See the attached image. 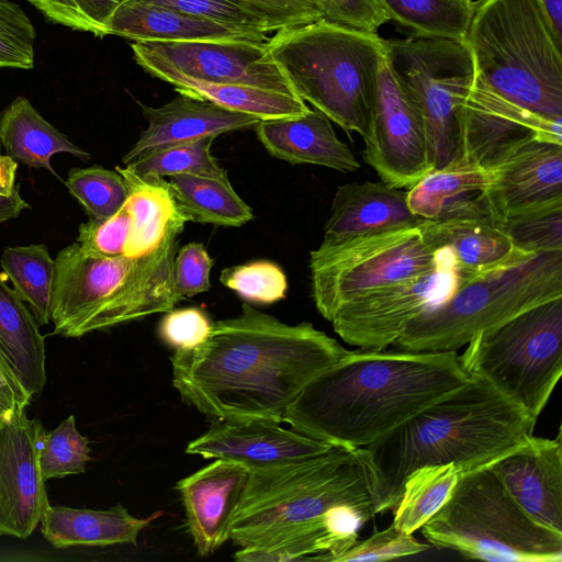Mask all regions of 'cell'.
I'll return each mask as SVG.
<instances>
[{
  "mask_svg": "<svg viewBox=\"0 0 562 562\" xmlns=\"http://www.w3.org/2000/svg\"><path fill=\"white\" fill-rule=\"evenodd\" d=\"M348 351L311 323L285 324L244 303L200 345L175 350L172 384L206 416L281 424L301 391Z\"/></svg>",
  "mask_w": 562,
  "mask_h": 562,
  "instance_id": "obj_1",
  "label": "cell"
},
{
  "mask_svg": "<svg viewBox=\"0 0 562 562\" xmlns=\"http://www.w3.org/2000/svg\"><path fill=\"white\" fill-rule=\"evenodd\" d=\"M469 378L457 351H348L301 391L283 423L333 446L362 448Z\"/></svg>",
  "mask_w": 562,
  "mask_h": 562,
  "instance_id": "obj_2",
  "label": "cell"
},
{
  "mask_svg": "<svg viewBox=\"0 0 562 562\" xmlns=\"http://www.w3.org/2000/svg\"><path fill=\"white\" fill-rule=\"evenodd\" d=\"M536 423L484 376L471 373L465 383L362 447L372 472L374 513L396 507L416 469L453 463L462 475L488 468L526 442Z\"/></svg>",
  "mask_w": 562,
  "mask_h": 562,
  "instance_id": "obj_3",
  "label": "cell"
},
{
  "mask_svg": "<svg viewBox=\"0 0 562 562\" xmlns=\"http://www.w3.org/2000/svg\"><path fill=\"white\" fill-rule=\"evenodd\" d=\"M188 220H173L160 244L139 257L90 255L77 241L55 258L50 295L54 335L79 338L173 308L181 297L173 259Z\"/></svg>",
  "mask_w": 562,
  "mask_h": 562,
  "instance_id": "obj_4",
  "label": "cell"
},
{
  "mask_svg": "<svg viewBox=\"0 0 562 562\" xmlns=\"http://www.w3.org/2000/svg\"><path fill=\"white\" fill-rule=\"evenodd\" d=\"M341 506L374 512L362 448L334 446L303 461L249 471L229 539L240 548L268 546L317 527Z\"/></svg>",
  "mask_w": 562,
  "mask_h": 562,
  "instance_id": "obj_5",
  "label": "cell"
},
{
  "mask_svg": "<svg viewBox=\"0 0 562 562\" xmlns=\"http://www.w3.org/2000/svg\"><path fill=\"white\" fill-rule=\"evenodd\" d=\"M267 46L297 97L347 133L367 135L384 57L378 33L321 19L274 32Z\"/></svg>",
  "mask_w": 562,
  "mask_h": 562,
  "instance_id": "obj_6",
  "label": "cell"
},
{
  "mask_svg": "<svg viewBox=\"0 0 562 562\" xmlns=\"http://www.w3.org/2000/svg\"><path fill=\"white\" fill-rule=\"evenodd\" d=\"M476 72L508 101L562 120V54L540 0H480L463 40Z\"/></svg>",
  "mask_w": 562,
  "mask_h": 562,
  "instance_id": "obj_7",
  "label": "cell"
},
{
  "mask_svg": "<svg viewBox=\"0 0 562 562\" xmlns=\"http://www.w3.org/2000/svg\"><path fill=\"white\" fill-rule=\"evenodd\" d=\"M562 296V250L461 283L446 300L414 318L393 346L406 351H457L480 331Z\"/></svg>",
  "mask_w": 562,
  "mask_h": 562,
  "instance_id": "obj_8",
  "label": "cell"
},
{
  "mask_svg": "<svg viewBox=\"0 0 562 562\" xmlns=\"http://www.w3.org/2000/svg\"><path fill=\"white\" fill-rule=\"evenodd\" d=\"M422 529L429 543L467 559L562 561V533L524 512L488 468L462 474Z\"/></svg>",
  "mask_w": 562,
  "mask_h": 562,
  "instance_id": "obj_9",
  "label": "cell"
},
{
  "mask_svg": "<svg viewBox=\"0 0 562 562\" xmlns=\"http://www.w3.org/2000/svg\"><path fill=\"white\" fill-rule=\"evenodd\" d=\"M460 358L538 419L562 374V296L480 331Z\"/></svg>",
  "mask_w": 562,
  "mask_h": 562,
  "instance_id": "obj_10",
  "label": "cell"
},
{
  "mask_svg": "<svg viewBox=\"0 0 562 562\" xmlns=\"http://www.w3.org/2000/svg\"><path fill=\"white\" fill-rule=\"evenodd\" d=\"M442 250H434L417 226L323 240L310 252L312 297L330 322L342 305L378 289L431 272Z\"/></svg>",
  "mask_w": 562,
  "mask_h": 562,
  "instance_id": "obj_11",
  "label": "cell"
},
{
  "mask_svg": "<svg viewBox=\"0 0 562 562\" xmlns=\"http://www.w3.org/2000/svg\"><path fill=\"white\" fill-rule=\"evenodd\" d=\"M385 56L398 83L416 106L431 169L460 155L459 112L475 75L463 41L411 36L384 40Z\"/></svg>",
  "mask_w": 562,
  "mask_h": 562,
  "instance_id": "obj_12",
  "label": "cell"
},
{
  "mask_svg": "<svg viewBox=\"0 0 562 562\" xmlns=\"http://www.w3.org/2000/svg\"><path fill=\"white\" fill-rule=\"evenodd\" d=\"M131 48L135 61L156 78L178 74L205 82L243 85L297 97L267 42L154 41L135 42Z\"/></svg>",
  "mask_w": 562,
  "mask_h": 562,
  "instance_id": "obj_13",
  "label": "cell"
},
{
  "mask_svg": "<svg viewBox=\"0 0 562 562\" xmlns=\"http://www.w3.org/2000/svg\"><path fill=\"white\" fill-rule=\"evenodd\" d=\"M441 250L440 262L431 272L378 289L339 307L330 319L334 330L363 350L393 345L414 318L460 285L453 255Z\"/></svg>",
  "mask_w": 562,
  "mask_h": 562,
  "instance_id": "obj_14",
  "label": "cell"
},
{
  "mask_svg": "<svg viewBox=\"0 0 562 562\" xmlns=\"http://www.w3.org/2000/svg\"><path fill=\"white\" fill-rule=\"evenodd\" d=\"M362 158L390 187L409 189L431 171L420 115L385 56Z\"/></svg>",
  "mask_w": 562,
  "mask_h": 562,
  "instance_id": "obj_15",
  "label": "cell"
},
{
  "mask_svg": "<svg viewBox=\"0 0 562 562\" xmlns=\"http://www.w3.org/2000/svg\"><path fill=\"white\" fill-rule=\"evenodd\" d=\"M532 138L562 144V120H548L516 105L492 89L475 70L459 112V158L488 170Z\"/></svg>",
  "mask_w": 562,
  "mask_h": 562,
  "instance_id": "obj_16",
  "label": "cell"
},
{
  "mask_svg": "<svg viewBox=\"0 0 562 562\" xmlns=\"http://www.w3.org/2000/svg\"><path fill=\"white\" fill-rule=\"evenodd\" d=\"M44 431L25 409L0 416V536L27 539L49 505L38 461Z\"/></svg>",
  "mask_w": 562,
  "mask_h": 562,
  "instance_id": "obj_17",
  "label": "cell"
},
{
  "mask_svg": "<svg viewBox=\"0 0 562 562\" xmlns=\"http://www.w3.org/2000/svg\"><path fill=\"white\" fill-rule=\"evenodd\" d=\"M333 447L276 422L214 418L205 432L187 445L186 453L228 460L252 471L303 461Z\"/></svg>",
  "mask_w": 562,
  "mask_h": 562,
  "instance_id": "obj_18",
  "label": "cell"
},
{
  "mask_svg": "<svg viewBox=\"0 0 562 562\" xmlns=\"http://www.w3.org/2000/svg\"><path fill=\"white\" fill-rule=\"evenodd\" d=\"M490 171L484 201L499 220L524 209L562 200V144L532 138L507 153Z\"/></svg>",
  "mask_w": 562,
  "mask_h": 562,
  "instance_id": "obj_19",
  "label": "cell"
},
{
  "mask_svg": "<svg viewBox=\"0 0 562 562\" xmlns=\"http://www.w3.org/2000/svg\"><path fill=\"white\" fill-rule=\"evenodd\" d=\"M488 469L513 499L537 522L562 533V442L535 437Z\"/></svg>",
  "mask_w": 562,
  "mask_h": 562,
  "instance_id": "obj_20",
  "label": "cell"
},
{
  "mask_svg": "<svg viewBox=\"0 0 562 562\" xmlns=\"http://www.w3.org/2000/svg\"><path fill=\"white\" fill-rule=\"evenodd\" d=\"M249 470L215 459L176 484L187 526L200 557L213 554L229 539L232 522L243 497Z\"/></svg>",
  "mask_w": 562,
  "mask_h": 562,
  "instance_id": "obj_21",
  "label": "cell"
},
{
  "mask_svg": "<svg viewBox=\"0 0 562 562\" xmlns=\"http://www.w3.org/2000/svg\"><path fill=\"white\" fill-rule=\"evenodd\" d=\"M148 125L124 155L126 165L156 150L203 137L255 127L260 119L231 111L211 101L179 93L159 108L140 103Z\"/></svg>",
  "mask_w": 562,
  "mask_h": 562,
  "instance_id": "obj_22",
  "label": "cell"
},
{
  "mask_svg": "<svg viewBox=\"0 0 562 562\" xmlns=\"http://www.w3.org/2000/svg\"><path fill=\"white\" fill-rule=\"evenodd\" d=\"M418 228L434 250L453 255L461 283L535 255L518 249L490 214L422 218Z\"/></svg>",
  "mask_w": 562,
  "mask_h": 562,
  "instance_id": "obj_23",
  "label": "cell"
},
{
  "mask_svg": "<svg viewBox=\"0 0 562 562\" xmlns=\"http://www.w3.org/2000/svg\"><path fill=\"white\" fill-rule=\"evenodd\" d=\"M420 220L409 210L404 189L383 181L351 182L339 186L333 196L323 240L417 226Z\"/></svg>",
  "mask_w": 562,
  "mask_h": 562,
  "instance_id": "obj_24",
  "label": "cell"
},
{
  "mask_svg": "<svg viewBox=\"0 0 562 562\" xmlns=\"http://www.w3.org/2000/svg\"><path fill=\"white\" fill-rule=\"evenodd\" d=\"M318 110L303 115L261 120L255 126L259 142L270 156L293 165L308 164L340 172H355L360 164Z\"/></svg>",
  "mask_w": 562,
  "mask_h": 562,
  "instance_id": "obj_25",
  "label": "cell"
},
{
  "mask_svg": "<svg viewBox=\"0 0 562 562\" xmlns=\"http://www.w3.org/2000/svg\"><path fill=\"white\" fill-rule=\"evenodd\" d=\"M162 515L156 512L138 518L121 504L109 509L52 506L41 519L43 537L57 549L136 544L139 533Z\"/></svg>",
  "mask_w": 562,
  "mask_h": 562,
  "instance_id": "obj_26",
  "label": "cell"
},
{
  "mask_svg": "<svg viewBox=\"0 0 562 562\" xmlns=\"http://www.w3.org/2000/svg\"><path fill=\"white\" fill-rule=\"evenodd\" d=\"M110 35L135 42L269 40V35L232 29L210 20L135 0H126L116 10L110 23Z\"/></svg>",
  "mask_w": 562,
  "mask_h": 562,
  "instance_id": "obj_27",
  "label": "cell"
},
{
  "mask_svg": "<svg viewBox=\"0 0 562 562\" xmlns=\"http://www.w3.org/2000/svg\"><path fill=\"white\" fill-rule=\"evenodd\" d=\"M490 181L487 169L457 158L411 187L407 204L416 216L425 220L490 214L484 201Z\"/></svg>",
  "mask_w": 562,
  "mask_h": 562,
  "instance_id": "obj_28",
  "label": "cell"
},
{
  "mask_svg": "<svg viewBox=\"0 0 562 562\" xmlns=\"http://www.w3.org/2000/svg\"><path fill=\"white\" fill-rule=\"evenodd\" d=\"M0 143L16 162L45 168L54 175L50 158L55 154L67 153L81 160L90 158L89 153L48 123L24 97L15 98L1 112Z\"/></svg>",
  "mask_w": 562,
  "mask_h": 562,
  "instance_id": "obj_29",
  "label": "cell"
},
{
  "mask_svg": "<svg viewBox=\"0 0 562 562\" xmlns=\"http://www.w3.org/2000/svg\"><path fill=\"white\" fill-rule=\"evenodd\" d=\"M115 170L126 183L127 198L124 206L131 215V229L124 255L139 257L155 249L162 240L169 224L184 215L164 177L138 175L126 166L116 167Z\"/></svg>",
  "mask_w": 562,
  "mask_h": 562,
  "instance_id": "obj_30",
  "label": "cell"
},
{
  "mask_svg": "<svg viewBox=\"0 0 562 562\" xmlns=\"http://www.w3.org/2000/svg\"><path fill=\"white\" fill-rule=\"evenodd\" d=\"M0 346L32 398L38 395L46 383L45 338L31 310L1 277Z\"/></svg>",
  "mask_w": 562,
  "mask_h": 562,
  "instance_id": "obj_31",
  "label": "cell"
},
{
  "mask_svg": "<svg viewBox=\"0 0 562 562\" xmlns=\"http://www.w3.org/2000/svg\"><path fill=\"white\" fill-rule=\"evenodd\" d=\"M172 195L188 222L238 227L252 220V210L233 189L227 173H184L168 177Z\"/></svg>",
  "mask_w": 562,
  "mask_h": 562,
  "instance_id": "obj_32",
  "label": "cell"
},
{
  "mask_svg": "<svg viewBox=\"0 0 562 562\" xmlns=\"http://www.w3.org/2000/svg\"><path fill=\"white\" fill-rule=\"evenodd\" d=\"M158 79L172 85L178 93L201 98L260 120L299 116L310 110L299 97L256 87L205 82L178 74H165Z\"/></svg>",
  "mask_w": 562,
  "mask_h": 562,
  "instance_id": "obj_33",
  "label": "cell"
},
{
  "mask_svg": "<svg viewBox=\"0 0 562 562\" xmlns=\"http://www.w3.org/2000/svg\"><path fill=\"white\" fill-rule=\"evenodd\" d=\"M390 21L412 36L463 41L475 2L467 0H379Z\"/></svg>",
  "mask_w": 562,
  "mask_h": 562,
  "instance_id": "obj_34",
  "label": "cell"
},
{
  "mask_svg": "<svg viewBox=\"0 0 562 562\" xmlns=\"http://www.w3.org/2000/svg\"><path fill=\"white\" fill-rule=\"evenodd\" d=\"M0 265L13 290L29 305L38 325L50 322V295L55 259L44 244L8 247Z\"/></svg>",
  "mask_w": 562,
  "mask_h": 562,
  "instance_id": "obj_35",
  "label": "cell"
},
{
  "mask_svg": "<svg viewBox=\"0 0 562 562\" xmlns=\"http://www.w3.org/2000/svg\"><path fill=\"white\" fill-rule=\"evenodd\" d=\"M460 476L453 463L425 465L413 471L405 480L392 524L413 535L443 506Z\"/></svg>",
  "mask_w": 562,
  "mask_h": 562,
  "instance_id": "obj_36",
  "label": "cell"
},
{
  "mask_svg": "<svg viewBox=\"0 0 562 562\" xmlns=\"http://www.w3.org/2000/svg\"><path fill=\"white\" fill-rule=\"evenodd\" d=\"M495 221L522 251L562 250V200L516 211Z\"/></svg>",
  "mask_w": 562,
  "mask_h": 562,
  "instance_id": "obj_37",
  "label": "cell"
},
{
  "mask_svg": "<svg viewBox=\"0 0 562 562\" xmlns=\"http://www.w3.org/2000/svg\"><path fill=\"white\" fill-rule=\"evenodd\" d=\"M65 184L89 218L111 217L122 209L127 198V187L121 173L99 165L71 168Z\"/></svg>",
  "mask_w": 562,
  "mask_h": 562,
  "instance_id": "obj_38",
  "label": "cell"
},
{
  "mask_svg": "<svg viewBox=\"0 0 562 562\" xmlns=\"http://www.w3.org/2000/svg\"><path fill=\"white\" fill-rule=\"evenodd\" d=\"M215 137L181 143L147 154L126 165L132 171L145 176L170 177L195 173L221 176L226 171L211 154Z\"/></svg>",
  "mask_w": 562,
  "mask_h": 562,
  "instance_id": "obj_39",
  "label": "cell"
},
{
  "mask_svg": "<svg viewBox=\"0 0 562 562\" xmlns=\"http://www.w3.org/2000/svg\"><path fill=\"white\" fill-rule=\"evenodd\" d=\"M89 460V440L77 429L72 415L55 429L44 431L38 461L45 481L81 474Z\"/></svg>",
  "mask_w": 562,
  "mask_h": 562,
  "instance_id": "obj_40",
  "label": "cell"
},
{
  "mask_svg": "<svg viewBox=\"0 0 562 562\" xmlns=\"http://www.w3.org/2000/svg\"><path fill=\"white\" fill-rule=\"evenodd\" d=\"M48 21L94 36L110 35V23L126 0H27Z\"/></svg>",
  "mask_w": 562,
  "mask_h": 562,
  "instance_id": "obj_41",
  "label": "cell"
},
{
  "mask_svg": "<svg viewBox=\"0 0 562 562\" xmlns=\"http://www.w3.org/2000/svg\"><path fill=\"white\" fill-rule=\"evenodd\" d=\"M165 7L200 19L210 20L232 29L270 35L274 26L237 0H135Z\"/></svg>",
  "mask_w": 562,
  "mask_h": 562,
  "instance_id": "obj_42",
  "label": "cell"
},
{
  "mask_svg": "<svg viewBox=\"0 0 562 562\" xmlns=\"http://www.w3.org/2000/svg\"><path fill=\"white\" fill-rule=\"evenodd\" d=\"M221 283L240 297L271 304L285 296L288 281L281 268L268 260H257L222 270Z\"/></svg>",
  "mask_w": 562,
  "mask_h": 562,
  "instance_id": "obj_43",
  "label": "cell"
},
{
  "mask_svg": "<svg viewBox=\"0 0 562 562\" xmlns=\"http://www.w3.org/2000/svg\"><path fill=\"white\" fill-rule=\"evenodd\" d=\"M36 31L22 8L0 0V68L32 69Z\"/></svg>",
  "mask_w": 562,
  "mask_h": 562,
  "instance_id": "obj_44",
  "label": "cell"
},
{
  "mask_svg": "<svg viewBox=\"0 0 562 562\" xmlns=\"http://www.w3.org/2000/svg\"><path fill=\"white\" fill-rule=\"evenodd\" d=\"M429 549L391 524L386 529L373 532L369 538L356 541L341 553L336 562L346 561H386L402 557L415 555Z\"/></svg>",
  "mask_w": 562,
  "mask_h": 562,
  "instance_id": "obj_45",
  "label": "cell"
},
{
  "mask_svg": "<svg viewBox=\"0 0 562 562\" xmlns=\"http://www.w3.org/2000/svg\"><path fill=\"white\" fill-rule=\"evenodd\" d=\"M131 229V215L126 207L111 217L89 218L78 227L77 243L90 255L113 257L124 255Z\"/></svg>",
  "mask_w": 562,
  "mask_h": 562,
  "instance_id": "obj_46",
  "label": "cell"
},
{
  "mask_svg": "<svg viewBox=\"0 0 562 562\" xmlns=\"http://www.w3.org/2000/svg\"><path fill=\"white\" fill-rule=\"evenodd\" d=\"M211 326L207 315L198 307L171 308L161 318L158 334L175 350H189L207 337Z\"/></svg>",
  "mask_w": 562,
  "mask_h": 562,
  "instance_id": "obj_47",
  "label": "cell"
},
{
  "mask_svg": "<svg viewBox=\"0 0 562 562\" xmlns=\"http://www.w3.org/2000/svg\"><path fill=\"white\" fill-rule=\"evenodd\" d=\"M212 266L213 261L201 243H189L177 250L173 259V282L181 300L211 288Z\"/></svg>",
  "mask_w": 562,
  "mask_h": 562,
  "instance_id": "obj_48",
  "label": "cell"
},
{
  "mask_svg": "<svg viewBox=\"0 0 562 562\" xmlns=\"http://www.w3.org/2000/svg\"><path fill=\"white\" fill-rule=\"evenodd\" d=\"M322 18L340 25L376 33L390 18L379 0H314Z\"/></svg>",
  "mask_w": 562,
  "mask_h": 562,
  "instance_id": "obj_49",
  "label": "cell"
},
{
  "mask_svg": "<svg viewBox=\"0 0 562 562\" xmlns=\"http://www.w3.org/2000/svg\"><path fill=\"white\" fill-rule=\"evenodd\" d=\"M269 21L277 31L303 26L322 18L314 0H237Z\"/></svg>",
  "mask_w": 562,
  "mask_h": 562,
  "instance_id": "obj_50",
  "label": "cell"
},
{
  "mask_svg": "<svg viewBox=\"0 0 562 562\" xmlns=\"http://www.w3.org/2000/svg\"><path fill=\"white\" fill-rule=\"evenodd\" d=\"M32 396L21 383L10 359L0 346V416L26 409Z\"/></svg>",
  "mask_w": 562,
  "mask_h": 562,
  "instance_id": "obj_51",
  "label": "cell"
},
{
  "mask_svg": "<svg viewBox=\"0 0 562 562\" xmlns=\"http://www.w3.org/2000/svg\"><path fill=\"white\" fill-rule=\"evenodd\" d=\"M30 204L21 196L19 186L9 195H0V224L18 217Z\"/></svg>",
  "mask_w": 562,
  "mask_h": 562,
  "instance_id": "obj_52",
  "label": "cell"
},
{
  "mask_svg": "<svg viewBox=\"0 0 562 562\" xmlns=\"http://www.w3.org/2000/svg\"><path fill=\"white\" fill-rule=\"evenodd\" d=\"M18 162L8 155L0 156V195H9L15 188Z\"/></svg>",
  "mask_w": 562,
  "mask_h": 562,
  "instance_id": "obj_53",
  "label": "cell"
},
{
  "mask_svg": "<svg viewBox=\"0 0 562 562\" xmlns=\"http://www.w3.org/2000/svg\"><path fill=\"white\" fill-rule=\"evenodd\" d=\"M540 2L557 41L562 44V0H540Z\"/></svg>",
  "mask_w": 562,
  "mask_h": 562,
  "instance_id": "obj_54",
  "label": "cell"
},
{
  "mask_svg": "<svg viewBox=\"0 0 562 562\" xmlns=\"http://www.w3.org/2000/svg\"><path fill=\"white\" fill-rule=\"evenodd\" d=\"M1 155H2V154H1V148H0V156H1Z\"/></svg>",
  "mask_w": 562,
  "mask_h": 562,
  "instance_id": "obj_55",
  "label": "cell"
},
{
  "mask_svg": "<svg viewBox=\"0 0 562 562\" xmlns=\"http://www.w3.org/2000/svg\"><path fill=\"white\" fill-rule=\"evenodd\" d=\"M467 1H473V0H467Z\"/></svg>",
  "mask_w": 562,
  "mask_h": 562,
  "instance_id": "obj_56",
  "label": "cell"
}]
</instances>
